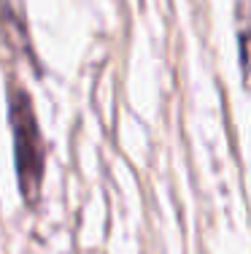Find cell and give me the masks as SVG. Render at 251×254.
<instances>
[{"label":"cell","instance_id":"cell-2","mask_svg":"<svg viewBox=\"0 0 251 254\" xmlns=\"http://www.w3.org/2000/svg\"><path fill=\"white\" fill-rule=\"evenodd\" d=\"M241 54L243 63H246V70H251V14L246 19V27L241 30Z\"/></svg>","mask_w":251,"mask_h":254},{"label":"cell","instance_id":"cell-1","mask_svg":"<svg viewBox=\"0 0 251 254\" xmlns=\"http://www.w3.org/2000/svg\"><path fill=\"white\" fill-rule=\"evenodd\" d=\"M8 122L11 132H14V162H16V179H19L22 197L27 203H35L41 184H44L46 146L38 119H35L33 100L22 87L8 89Z\"/></svg>","mask_w":251,"mask_h":254}]
</instances>
